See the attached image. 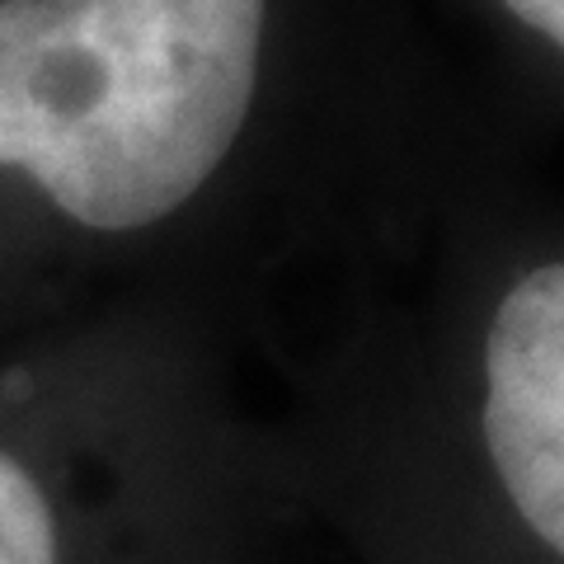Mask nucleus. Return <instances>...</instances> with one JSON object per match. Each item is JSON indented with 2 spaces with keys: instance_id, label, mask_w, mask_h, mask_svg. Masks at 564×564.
<instances>
[{
  "instance_id": "f257e3e1",
  "label": "nucleus",
  "mask_w": 564,
  "mask_h": 564,
  "mask_svg": "<svg viewBox=\"0 0 564 564\" xmlns=\"http://www.w3.org/2000/svg\"><path fill=\"white\" fill-rule=\"evenodd\" d=\"M269 0H0V170L90 231L165 221L250 118Z\"/></svg>"
},
{
  "instance_id": "f03ea898",
  "label": "nucleus",
  "mask_w": 564,
  "mask_h": 564,
  "mask_svg": "<svg viewBox=\"0 0 564 564\" xmlns=\"http://www.w3.org/2000/svg\"><path fill=\"white\" fill-rule=\"evenodd\" d=\"M485 443L518 513L564 555V263L527 273L494 311Z\"/></svg>"
},
{
  "instance_id": "7ed1b4c3",
  "label": "nucleus",
  "mask_w": 564,
  "mask_h": 564,
  "mask_svg": "<svg viewBox=\"0 0 564 564\" xmlns=\"http://www.w3.org/2000/svg\"><path fill=\"white\" fill-rule=\"evenodd\" d=\"M0 564H57V527L33 475L0 452Z\"/></svg>"
},
{
  "instance_id": "20e7f679",
  "label": "nucleus",
  "mask_w": 564,
  "mask_h": 564,
  "mask_svg": "<svg viewBox=\"0 0 564 564\" xmlns=\"http://www.w3.org/2000/svg\"><path fill=\"white\" fill-rule=\"evenodd\" d=\"M503 6L513 10L522 24H532L536 33H545V39L564 52V0H503Z\"/></svg>"
}]
</instances>
